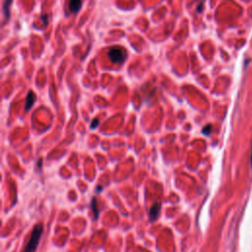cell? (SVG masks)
<instances>
[{"label": "cell", "instance_id": "1", "mask_svg": "<svg viewBox=\"0 0 252 252\" xmlns=\"http://www.w3.org/2000/svg\"><path fill=\"white\" fill-rule=\"evenodd\" d=\"M42 232H43V227L42 224H38L35 225L33 232L31 233L30 239L24 249V252H35V250H36L38 247L39 239H41Z\"/></svg>", "mask_w": 252, "mask_h": 252}, {"label": "cell", "instance_id": "2", "mask_svg": "<svg viewBox=\"0 0 252 252\" xmlns=\"http://www.w3.org/2000/svg\"><path fill=\"white\" fill-rule=\"evenodd\" d=\"M108 55L112 63H123L126 59V51L119 46L110 48L108 51Z\"/></svg>", "mask_w": 252, "mask_h": 252}, {"label": "cell", "instance_id": "3", "mask_svg": "<svg viewBox=\"0 0 252 252\" xmlns=\"http://www.w3.org/2000/svg\"><path fill=\"white\" fill-rule=\"evenodd\" d=\"M35 101H36V95H35L34 92L30 91L28 96H27V98H26V104H25L26 110H27V111H29V110L33 108Z\"/></svg>", "mask_w": 252, "mask_h": 252}, {"label": "cell", "instance_id": "4", "mask_svg": "<svg viewBox=\"0 0 252 252\" xmlns=\"http://www.w3.org/2000/svg\"><path fill=\"white\" fill-rule=\"evenodd\" d=\"M82 7V0H69V8L72 13H77Z\"/></svg>", "mask_w": 252, "mask_h": 252}, {"label": "cell", "instance_id": "5", "mask_svg": "<svg viewBox=\"0 0 252 252\" xmlns=\"http://www.w3.org/2000/svg\"><path fill=\"white\" fill-rule=\"evenodd\" d=\"M160 210H161V204L160 203H156V204H154L151 208V210H150V218H151L152 221H155L159 216V213H160Z\"/></svg>", "mask_w": 252, "mask_h": 252}, {"label": "cell", "instance_id": "6", "mask_svg": "<svg viewBox=\"0 0 252 252\" xmlns=\"http://www.w3.org/2000/svg\"><path fill=\"white\" fill-rule=\"evenodd\" d=\"M12 4V0H4L3 1V12L6 19H9L10 17V7Z\"/></svg>", "mask_w": 252, "mask_h": 252}, {"label": "cell", "instance_id": "7", "mask_svg": "<svg viewBox=\"0 0 252 252\" xmlns=\"http://www.w3.org/2000/svg\"><path fill=\"white\" fill-rule=\"evenodd\" d=\"M211 129H212V125L211 124H208L207 126H205L203 128V133L205 135H209L211 133Z\"/></svg>", "mask_w": 252, "mask_h": 252}, {"label": "cell", "instance_id": "8", "mask_svg": "<svg viewBox=\"0 0 252 252\" xmlns=\"http://www.w3.org/2000/svg\"><path fill=\"white\" fill-rule=\"evenodd\" d=\"M92 207H93V209H94L95 213L97 214V216H98L99 211L97 210V200H96V198H94V199H93V200H92Z\"/></svg>", "mask_w": 252, "mask_h": 252}, {"label": "cell", "instance_id": "9", "mask_svg": "<svg viewBox=\"0 0 252 252\" xmlns=\"http://www.w3.org/2000/svg\"><path fill=\"white\" fill-rule=\"evenodd\" d=\"M99 125V119L98 118H95V119H93V121H92V124H91V128L92 129H94V128H97Z\"/></svg>", "mask_w": 252, "mask_h": 252}, {"label": "cell", "instance_id": "10", "mask_svg": "<svg viewBox=\"0 0 252 252\" xmlns=\"http://www.w3.org/2000/svg\"><path fill=\"white\" fill-rule=\"evenodd\" d=\"M46 18H47V15H46V14H43V15H42V21L43 22V23H45V25H46V24H47Z\"/></svg>", "mask_w": 252, "mask_h": 252}]
</instances>
